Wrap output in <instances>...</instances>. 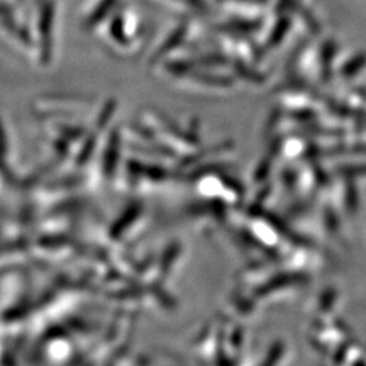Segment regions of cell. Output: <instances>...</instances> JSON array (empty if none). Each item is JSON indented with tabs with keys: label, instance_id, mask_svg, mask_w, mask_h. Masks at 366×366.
<instances>
[{
	"label": "cell",
	"instance_id": "cell-1",
	"mask_svg": "<svg viewBox=\"0 0 366 366\" xmlns=\"http://www.w3.org/2000/svg\"><path fill=\"white\" fill-rule=\"evenodd\" d=\"M41 34H42V45H44V54H48V49L51 51V46H48V42L51 44V27H52V7L46 6L44 7V11L41 15V22H39Z\"/></svg>",
	"mask_w": 366,
	"mask_h": 366
}]
</instances>
